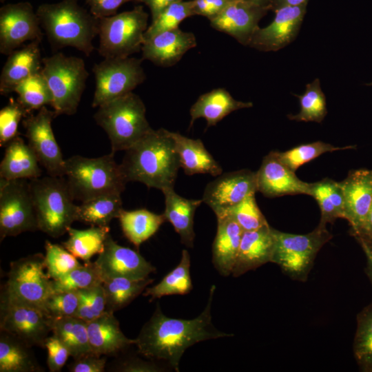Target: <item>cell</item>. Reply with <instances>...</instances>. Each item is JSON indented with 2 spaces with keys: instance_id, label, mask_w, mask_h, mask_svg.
I'll use <instances>...</instances> for the list:
<instances>
[{
  "instance_id": "f6af8a7d",
  "label": "cell",
  "mask_w": 372,
  "mask_h": 372,
  "mask_svg": "<svg viewBox=\"0 0 372 372\" xmlns=\"http://www.w3.org/2000/svg\"><path fill=\"white\" fill-rule=\"evenodd\" d=\"M45 249V269L52 280L63 278L81 265L76 258L63 246L46 240Z\"/></svg>"
},
{
  "instance_id": "ac0fdd59",
  "label": "cell",
  "mask_w": 372,
  "mask_h": 372,
  "mask_svg": "<svg viewBox=\"0 0 372 372\" xmlns=\"http://www.w3.org/2000/svg\"><path fill=\"white\" fill-rule=\"evenodd\" d=\"M307 4L274 10L276 15L272 22L265 28L258 27L248 46L262 52H276L289 44L298 33Z\"/></svg>"
},
{
  "instance_id": "2e32d148",
  "label": "cell",
  "mask_w": 372,
  "mask_h": 372,
  "mask_svg": "<svg viewBox=\"0 0 372 372\" xmlns=\"http://www.w3.org/2000/svg\"><path fill=\"white\" fill-rule=\"evenodd\" d=\"M94 262L103 282L114 278L144 279L156 270L138 251L118 245L110 234Z\"/></svg>"
},
{
  "instance_id": "e575fe53",
  "label": "cell",
  "mask_w": 372,
  "mask_h": 372,
  "mask_svg": "<svg viewBox=\"0 0 372 372\" xmlns=\"http://www.w3.org/2000/svg\"><path fill=\"white\" fill-rule=\"evenodd\" d=\"M52 332L68 348L74 359L92 352L86 321L74 316L55 319Z\"/></svg>"
},
{
  "instance_id": "f35d334b",
  "label": "cell",
  "mask_w": 372,
  "mask_h": 372,
  "mask_svg": "<svg viewBox=\"0 0 372 372\" xmlns=\"http://www.w3.org/2000/svg\"><path fill=\"white\" fill-rule=\"evenodd\" d=\"M353 352L361 370L372 372V302L357 315Z\"/></svg>"
},
{
  "instance_id": "6125c7cd",
  "label": "cell",
  "mask_w": 372,
  "mask_h": 372,
  "mask_svg": "<svg viewBox=\"0 0 372 372\" xmlns=\"http://www.w3.org/2000/svg\"><path fill=\"white\" fill-rule=\"evenodd\" d=\"M6 0H0L1 3H3Z\"/></svg>"
},
{
  "instance_id": "7a4b0ae2",
  "label": "cell",
  "mask_w": 372,
  "mask_h": 372,
  "mask_svg": "<svg viewBox=\"0 0 372 372\" xmlns=\"http://www.w3.org/2000/svg\"><path fill=\"white\" fill-rule=\"evenodd\" d=\"M127 182L137 181L161 191L174 187L180 167L169 130L152 129L125 150L120 164Z\"/></svg>"
},
{
  "instance_id": "d4e9b609",
  "label": "cell",
  "mask_w": 372,
  "mask_h": 372,
  "mask_svg": "<svg viewBox=\"0 0 372 372\" xmlns=\"http://www.w3.org/2000/svg\"><path fill=\"white\" fill-rule=\"evenodd\" d=\"M216 218L218 225L212 245V262L221 276H227L232 273L244 231L228 216Z\"/></svg>"
},
{
  "instance_id": "603a6c76",
  "label": "cell",
  "mask_w": 372,
  "mask_h": 372,
  "mask_svg": "<svg viewBox=\"0 0 372 372\" xmlns=\"http://www.w3.org/2000/svg\"><path fill=\"white\" fill-rule=\"evenodd\" d=\"M41 42L30 41L8 55L0 75L1 95L14 92L18 84L41 70Z\"/></svg>"
},
{
  "instance_id": "f907efd6",
  "label": "cell",
  "mask_w": 372,
  "mask_h": 372,
  "mask_svg": "<svg viewBox=\"0 0 372 372\" xmlns=\"http://www.w3.org/2000/svg\"><path fill=\"white\" fill-rule=\"evenodd\" d=\"M45 347L48 351L47 364L49 371H60L70 355L69 350L54 334L47 338Z\"/></svg>"
},
{
  "instance_id": "ab89813d",
  "label": "cell",
  "mask_w": 372,
  "mask_h": 372,
  "mask_svg": "<svg viewBox=\"0 0 372 372\" xmlns=\"http://www.w3.org/2000/svg\"><path fill=\"white\" fill-rule=\"evenodd\" d=\"M296 96L300 101V110L297 114L287 115L290 120L317 123L322 121L327 115V110L325 96L318 79L307 84L304 92Z\"/></svg>"
},
{
  "instance_id": "680465c9",
  "label": "cell",
  "mask_w": 372,
  "mask_h": 372,
  "mask_svg": "<svg viewBox=\"0 0 372 372\" xmlns=\"http://www.w3.org/2000/svg\"><path fill=\"white\" fill-rule=\"evenodd\" d=\"M355 238L372 239V204L360 229L353 234Z\"/></svg>"
},
{
  "instance_id": "8d00e7d4",
  "label": "cell",
  "mask_w": 372,
  "mask_h": 372,
  "mask_svg": "<svg viewBox=\"0 0 372 372\" xmlns=\"http://www.w3.org/2000/svg\"><path fill=\"white\" fill-rule=\"evenodd\" d=\"M153 279L132 280L125 278H114L102 282L104 290L106 311L114 313L128 305L138 296Z\"/></svg>"
},
{
  "instance_id": "94428289",
  "label": "cell",
  "mask_w": 372,
  "mask_h": 372,
  "mask_svg": "<svg viewBox=\"0 0 372 372\" xmlns=\"http://www.w3.org/2000/svg\"><path fill=\"white\" fill-rule=\"evenodd\" d=\"M260 7L271 10V0H245Z\"/></svg>"
},
{
  "instance_id": "60d3db41",
  "label": "cell",
  "mask_w": 372,
  "mask_h": 372,
  "mask_svg": "<svg viewBox=\"0 0 372 372\" xmlns=\"http://www.w3.org/2000/svg\"><path fill=\"white\" fill-rule=\"evenodd\" d=\"M352 146L335 147L322 141L300 145L285 152L274 151L277 158L295 172L304 164L327 152L352 148Z\"/></svg>"
},
{
  "instance_id": "d6a6232c",
  "label": "cell",
  "mask_w": 372,
  "mask_h": 372,
  "mask_svg": "<svg viewBox=\"0 0 372 372\" xmlns=\"http://www.w3.org/2000/svg\"><path fill=\"white\" fill-rule=\"evenodd\" d=\"M68 234L69 238L62 242V246L76 258L87 262L103 251L105 240L110 235V227L92 226L85 229H76L70 227Z\"/></svg>"
},
{
  "instance_id": "6f0895ef",
  "label": "cell",
  "mask_w": 372,
  "mask_h": 372,
  "mask_svg": "<svg viewBox=\"0 0 372 372\" xmlns=\"http://www.w3.org/2000/svg\"><path fill=\"white\" fill-rule=\"evenodd\" d=\"M360 243L367 259L366 271L372 284V239L356 238Z\"/></svg>"
},
{
  "instance_id": "74e56055",
  "label": "cell",
  "mask_w": 372,
  "mask_h": 372,
  "mask_svg": "<svg viewBox=\"0 0 372 372\" xmlns=\"http://www.w3.org/2000/svg\"><path fill=\"white\" fill-rule=\"evenodd\" d=\"M14 92L18 95L17 100L29 114L52 104V93L41 70L18 84Z\"/></svg>"
},
{
  "instance_id": "9c48e42d",
  "label": "cell",
  "mask_w": 372,
  "mask_h": 372,
  "mask_svg": "<svg viewBox=\"0 0 372 372\" xmlns=\"http://www.w3.org/2000/svg\"><path fill=\"white\" fill-rule=\"evenodd\" d=\"M274 247L271 262L277 264L291 278L305 281L320 249L331 239L326 226L318 225L306 234L273 229Z\"/></svg>"
},
{
  "instance_id": "44dd1931",
  "label": "cell",
  "mask_w": 372,
  "mask_h": 372,
  "mask_svg": "<svg viewBox=\"0 0 372 372\" xmlns=\"http://www.w3.org/2000/svg\"><path fill=\"white\" fill-rule=\"evenodd\" d=\"M196 45L194 33L179 28L166 30L144 39L141 58L158 66L169 67L176 64Z\"/></svg>"
},
{
  "instance_id": "5bb4252c",
  "label": "cell",
  "mask_w": 372,
  "mask_h": 372,
  "mask_svg": "<svg viewBox=\"0 0 372 372\" xmlns=\"http://www.w3.org/2000/svg\"><path fill=\"white\" fill-rule=\"evenodd\" d=\"M55 117L54 111L44 106L39 110L37 114L25 116L23 125L28 145L48 174L64 176L65 159L63 157L52 127V121Z\"/></svg>"
},
{
  "instance_id": "f5cc1de1",
  "label": "cell",
  "mask_w": 372,
  "mask_h": 372,
  "mask_svg": "<svg viewBox=\"0 0 372 372\" xmlns=\"http://www.w3.org/2000/svg\"><path fill=\"white\" fill-rule=\"evenodd\" d=\"M105 364V358L90 352L74 359L69 369L72 372H103Z\"/></svg>"
},
{
  "instance_id": "6da1fadb",
  "label": "cell",
  "mask_w": 372,
  "mask_h": 372,
  "mask_svg": "<svg viewBox=\"0 0 372 372\" xmlns=\"http://www.w3.org/2000/svg\"><path fill=\"white\" fill-rule=\"evenodd\" d=\"M216 287H211L203 311L192 320L167 317L159 304L136 338L138 352L150 360H164L176 371L185 350L210 339L232 335L216 329L211 322V305Z\"/></svg>"
},
{
  "instance_id": "ba28073f",
  "label": "cell",
  "mask_w": 372,
  "mask_h": 372,
  "mask_svg": "<svg viewBox=\"0 0 372 372\" xmlns=\"http://www.w3.org/2000/svg\"><path fill=\"white\" fill-rule=\"evenodd\" d=\"M149 14L143 6L99 19V54L106 58H125L141 52Z\"/></svg>"
},
{
  "instance_id": "d6986e66",
  "label": "cell",
  "mask_w": 372,
  "mask_h": 372,
  "mask_svg": "<svg viewBox=\"0 0 372 372\" xmlns=\"http://www.w3.org/2000/svg\"><path fill=\"white\" fill-rule=\"evenodd\" d=\"M256 174L257 192L266 197L274 198L295 194L311 196L312 183L298 178L295 172L277 158L274 151L263 158Z\"/></svg>"
},
{
  "instance_id": "f546056e",
  "label": "cell",
  "mask_w": 372,
  "mask_h": 372,
  "mask_svg": "<svg viewBox=\"0 0 372 372\" xmlns=\"http://www.w3.org/2000/svg\"><path fill=\"white\" fill-rule=\"evenodd\" d=\"M165 196V208L163 213L166 221H169L179 234L181 242L192 248L195 233L194 216L196 209L203 203L202 199H187L177 194L174 187L162 190Z\"/></svg>"
},
{
  "instance_id": "83f0119b",
  "label": "cell",
  "mask_w": 372,
  "mask_h": 372,
  "mask_svg": "<svg viewBox=\"0 0 372 372\" xmlns=\"http://www.w3.org/2000/svg\"><path fill=\"white\" fill-rule=\"evenodd\" d=\"M33 150L19 135L7 145L0 164V178L4 180H32L41 176L42 170Z\"/></svg>"
},
{
  "instance_id": "f1b7e54d",
  "label": "cell",
  "mask_w": 372,
  "mask_h": 372,
  "mask_svg": "<svg viewBox=\"0 0 372 372\" xmlns=\"http://www.w3.org/2000/svg\"><path fill=\"white\" fill-rule=\"evenodd\" d=\"M178 156L180 166L185 174H209L218 176L223 172L219 163L205 148L200 139L187 138L179 133L169 131Z\"/></svg>"
},
{
  "instance_id": "9a60e30c",
  "label": "cell",
  "mask_w": 372,
  "mask_h": 372,
  "mask_svg": "<svg viewBox=\"0 0 372 372\" xmlns=\"http://www.w3.org/2000/svg\"><path fill=\"white\" fill-rule=\"evenodd\" d=\"M44 35L32 5L8 3L0 8V52L8 55L27 41H41Z\"/></svg>"
},
{
  "instance_id": "277c9868",
  "label": "cell",
  "mask_w": 372,
  "mask_h": 372,
  "mask_svg": "<svg viewBox=\"0 0 372 372\" xmlns=\"http://www.w3.org/2000/svg\"><path fill=\"white\" fill-rule=\"evenodd\" d=\"M114 154L97 158L74 155L65 159L64 177L74 200L83 203L101 196L121 194L127 181Z\"/></svg>"
},
{
  "instance_id": "7402d4cb",
  "label": "cell",
  "mask_w": 372,
  "mask_h": 372,
  "mask_svg": "<svg viewBox=\"0 0 372 372\" xmlns=\"http://www.w3.org/2000/svg\"><path fill=\"white\" fill-rule=\"evenodd\" d=\"M340 184L344 200V218L353 234L363 225L372 204V170L351 171Z\"/></svg>"
},
{
  "instance_id": "db71d44e",
  "label": "cell",
  "mask_w": 372,
  "mask_h": 372,
  "mask_svg": "<svg viewBox=\"0 0 372 372\" xmlns=\"http://www.w3.org/2000/svg\"><path fill=\"white\" fill-rule=\"evenodd\" d=\"M231 1L229 0H192L194 15L211 20L218 15Z\"/></svg>"
},
{
  "instance_id": "ee69618b",
  "label": "cell",
  "mask_w": 372,
  "mask_h": 372,
  "mask_svg": "<svg viewBox=\"0 0 372 372\" xmlns=\"http://www.w3.org/2000/svg\"><path fill=\"white\" fill-rule=\"evenodd\" d=\"M194 15L192 0L176 2L152 21L145 32L144 39L163 31L178 28L183 20Z\"/></svg>"
},
{
  "instance_id": "681fc988",
  "label": "cell",
  "mask_w": 372,
  "mask_h": 372,
  "mask_svg": "<svg viewBox=\"0 0 372 372\" xmlns=\"http://www.w3.org/2000/svg\"><path fill=\"white\" fill-rule=\"evenodd\" d=\"M311 196L315 198L320 209L319 225L326 226L327 223H332L340 218L328 190L325 178L312 183Z\"/></svg>"
},
{
  "instance_id": "bcb514c9",
  "label": "cell",
  "mask_w": 372,
  "mask_h": 372,
  "mask_svg": "<svg viewBox=\"0 0 372 372\" xmlns=\"http://www.w3.org/2000/svg\"><path fill=\"white\" fill-rule=\"evenodd\" d=\"M80 302L75 317L91 321L106 311V301L102 284L79 290Z\"/></svg>"
},
{
  "instance_id": "3957f363",
  "label": "cell",
  "mask_w": 372,
  "mask_h": 372,
  "mask_svg": "<svg viewBox=\"0 0 372 372\" xmlns=\"http://www.w3.org/2000/svg\"><path fill=\"white\" fill-rule=\"evenodd\" d=\"M79 0H61L39 6L36 12L42 30L54 50L72 47L89 56L94 50L99 19L79 4Z\"/></svg>"
},
{
  "instance_id": "816d5d0a",
  "label": "cell",
  "mask_w": 372,
  "mask_h": 372,
  "mask_svg": "<svg viewBox=\"0 0 372 372\" xmlns=\"http://www.w3.org/2000/svg\"><path fill=\"white\" fill-rule=\"evenodd\" d=\"M89 6L90 12L96 18L101 19L117 14L118 9L128 2L138 0H84Z\"/></svg>"
},
{
  "instance_id": "cb8c5ba5",
  "label": "cell",
  "mask_w": 372,
  "mask_h": 372,
  "mask_svg": "<svg viewBox=\"0 0 372 372\" xmlns=\"http://www.w3.org/2000/svg\"><path fill=\"white\" fill-rule=\"evenodd\" d=\"M273 247V228L269 224L255 230L243 231L232 276H240L271 262Z\"/></svg>"
},
{
  "instance_id": "30bf717a",
  "label": "cell",
  "mask_w": 372,
  "mask_h": 372,
  "mask_svg": "<svg viewBox=\"0 0 372 372\" xmlns=\"http://www.w3.org/2000/svg\"><path fill=\"white\" fill-rule=\"evenodd\" d=\"M0 329L28 346L45 347L53 319L34 305L16 299L4 291L1 296Z\"/></svg>"
},
{
  "instance_id": "4316f807",
  "label": "cell",
  "mask_w": 372,
  "mask_h": 372,
  "mask_svg": "<svg viewBox=\"0 0 372 372\" xmlns=\"http://www.w3.org/2000/svg\"><path fill=\"white\" fill-rule=\"evenodd\" d=\"M252 106L251 102L236 100L225 88L214 89L200 95L191 107L189 128L200 118L205 119L207 127L214 126L232 112Z\"/></svg>"
},
{
  "instance_id": "5b68a950",
  "label": "cell",
  "mask_w": 372,
  "mask_h": 372,
  "mask_svg": "<svg viewBox=\"0 0 372 372\" xmlns=\"http://www.w3.org/2000/svg\"><path fill=\"white\" fill-rule=\"evenodd\" d=\"M38 229L53 238L68 233L76 221L77 205L64 176L47 175L30 180Z\"/></svg>"
},
{
  "instance_id": "836d02e7",
  "label": "cell",
  "mask_w": 372,
  "mask_h": 372,
  "mask_svg": "<svg viewBox=\"0 0 372 372\" xmlns=\"http://www.w3.org/2000/svg\"><path fill=\"white\" fill-rule=\"evenodd\" d=\"M121 194L98 196L77 205L76 221L92 226H109L114 218H118L123 210Z\"/></svg>"
},
{
  "instance_id": "be15d7a7",
  "label": "cell",
  "mask_w": 372,
  "mask_h": 372,
  "mask_svg": "<svg viewBox=\"0 0 372 372\" xmlns=\"http://www.w3.org/2000/svg\"><path fill=\"white\" fill-rule=\"evenodd\" d=\"M229 1H234V0H229Z\"/></svg>"
},
{
  "instance_id": "52a82bcc",
  "label": "cell",
  "mask_w": 372,
  "mask_h": 372,
  "mask_svg": "<svg viewBox=\"0 0 372 372\" xmlns=\"http://www.w3.org/2000/svg\"><path fill=\"white\" fill-rule=\"evenodd\" d=\"M42 63L41 72L52 96L50 106L56 116L74 114L89 76L84 60L55 52L43 58Z\"/></svg>"
},
{
  "instance_id": "9f6ffc18",
  "label": "cell",
  "mask_w": 372,
  "mask_h": 372,
  "mask_svg": "<svg viewBox=\"0 0 372 372\" xmlns=\"http://www.w3.org/2000/svg\"><path fill=\"white\" fill-rule=\"evenodd\" d=\"M180 1L183 0H138L137 3H143L149 8L154 21L165 8Z\"/></svg>"
},
{
  "instance_id": "1f68e13d",
  "label": "cell",
  "mask_w": 372,
  "mask_h": 372,
  "mask_svg": "<svg viewBox=\"0 0 372 372\" xmlns=\"http://www.w3.org/2000/svg\"><path fill=\"white\" fill-rule=\"evenodd\" d=\"M125 236L137 248L152 237L166 221L164 214H157L145 209L126 211L118 216Z\"/></svg>"
},
{
  "instance_id": "d590c367",
  "label": "cell",
  "mask_w": 372,
  "mask_h": 372,
  "mask_svg": "<svg viewBox=\"0 0 372 372\" xmlns=\"http://www.w3.org/2000/svg\"><path fill=\"white\" fill-rule=\"evenodd\" d=\"M189 269L190 256L187 250L183 249L178 265L157 285L146 288L143 295L149 296L152 301L165 296L188 293L192 289Z\"/></svg>"
},
{
  "instance_id": "7bdbcfd3",
  "label": "cell",
  "mask_w": 372,
  "mask_h": 372,
  "mask_svg": "<svg viewBox=\"0 0 372 372\" xmlns=\"http://www.w3.org/2000/svg\"><path fill=\"white\" fill-rule=\"evenodd\" d=\"M223 215L231 218L244 231L255 230L269 224L256 203L255 194L216 214V216Z\"/></svg>"
},
{
  "instance_id": "ffe728a7",
  "label": "cell",
  "mask_w": 372,
  "mask_h": 372,
  "mask_svg": "<svg viewBox=\"0 0 372 372\" xmlns=\"http://www.w3.org/2000/svg\"><path fill=\"white\" fill-rule=\"evenodd\" d=\"M269 10L245 0L230 1L216 17L209 20L211 26L247 45L260 20Z\"/></svg>"
},
{
  "instance_id": "484cf974",
  "label": "cell",
  "mask_w": 372,
  "mask_h": 372,
  "mask_svg": "<svg viewBox=\"0 0 372 372\" xmlns=\"http://www.w3.org/2000/svg\"><path fill=\"white\" fill-rule=\"evenodd\" d=\"M91 351L98 355H113L136 344V339L127 338L122 332L114 313L105 311L87 322Z\"/></svg>"
},
{
  "instance_id": "7c38bea8",
  "label": "cell",
  "mask_w": 372,
  "mask_h": 372,
  "mask_svg": "<svg viewBox=\"0 0 372 372\" xmlns=\"http://www.w3.org/2000/svg\"><path fill=\"white\" fill-rule=\"evenodd\" d=\"M39 230L30 180H0V240Z\"/></svg>"
},
{
  "instance_id": "8992f818",
  "label": "cell",
  "mask_w": 372,
  "mask_h": 372,
  "mask_svg": "<svg viewBox=\"0 0 372 372\" xmlns=\"http://www.w3.org/2000/svg\"><path fill=\"white\" fill-rule=\"evenodd\" d=\"M97 108L94 118L108 136L113 153L127 150L152 129L143 101L133 92Z\"/></svg>"
},
{
  "instance_id": "4fadbf2b",
  "label": "cell",
  "mask_w": 372,
  "mask_h": 372,
  "mask_svg": "<svg viewBox=\"0 0 372 372\" xmlns=\"http://www.w3.org/2000/svg\"><path fill=\"white\" fill-rule=\"evenodd\" d=\"M45 269V256L41 254L12 262L3 291L16 299L45 311L46 300L53 291L52 280L44 272Z\"/></svg>"
},
{
  "instance_id": "4dcf8cb0",
  "label": "cell",
  "mask_w": 372,
  "mask_h": 372,
  "mask_svg": "<svg viewBox=\"0 0 372 372\" xmlns=\"http://www.w3.org/2000/svg\"><path fill=\"white\" fill-rule=\"evenodd\" d=\"M30 347L3 331L0 335V372H41Z\"/></svg>"
},
{
  "instance_id": "7dc6e473",
  "label": "cell",
  "mask_w": 372,
  "mask_h": 372,
  "mask_svg": "<svg viewBox=\"0 0 372 372\" xmlns=\"http://www.w3.org/2000/svg\"><path fill=\"white\" fill-rule=\"evenodd\" d=\"M29 113L16 99H10L0 111V145L6 146L19 135L18 126L23 117Z\"/></svg>"
},
{
  "instance_id": "8fae6325",
  "label": "cell",
  "mask_w": 372,
  "mask_h": 372,
  "mask_svg": "<svg viewBox=\"0 0 372 372\" xmlns=\"http://www.w3.org/2000/svg\"><path fill=\"white\" fill-rule=\"evenodd\" d=\"M143 59L135 57L106 58L95 63L92 72L95 90L92 107L132 92L144 82L146 75L142 66Z\"/></svg>"
},
{
  "instance_id": "11a10c76",
  "label": "cell",
  "mask_w": 372,
  "mask_h": 372,
  "mask_svg": "<svg viewBox=\"0 0 372 372\" xmlns=\"http://www.w3.org/2000/svg\"><path fill=\"white\" fill-rule=\"evenodd\" d=\"M160 368L152 362H147L139 360H128L123 363L119 371L125 372H151L158 371Z\"/></svg>"
},
{
  "instance_id": "91938a15",
  "label": "cell",
  "mask_w": 372,
  "mask_h": 372,
  "mask_svg": "<svg viewBox=\"0 0 372 372\" xmlns=\"http://www.w3.org/2000/svg\"><path fill=\"white\" fill-rule=\"evenodd\" d=\"M308 0H271V10H276L285 6H297L307 3Z\"/></svg>"
},
{
  "instance_id": "b9f144b4",
  "label": "cell",
  "mask_w": 372,
  "mask_h": 372,
  "mask_svg": "<svg viewBox=\"0 0 372 372\" xmlns=\"http://www.w3.org/2000/svg\"><path fill=\"white\" fill-rule=\"evenodd\" d=\"M103 280L94 262L76 267L63 278L52 280L53 292L79 291L102 284Z\"/></svg>"
},
{
  "instance_id": "e0dca14e",
  "label": "cell",
  "mask_w": 372,
  "mask_h": 372,
  "mask_svg": "<svg viewBox=\"0 0 372 372\" xmlns=\"http://www.w3.org/2000/svg\"><path fill=\"white\" fill-rule=\"evenodd\" d=\"M257 192L256 174L249 169L227 172L209 183L202 200L215 213L239 203Z\"/></svg>"
},
{
  "instance_id": "c3c4849f",
  "label": "cell",
  "mask_w": 372,
  "mask_h": 372,
  "mask_svg": "<svg viewBox=\"0 0 372 372\" xmlns=\"http://www.w3.org/2000/svg\"><path fill=\"white\" fill-rule=\"evenodd\" d=\"M79 302V291L52 292L46 300L45 309L53 320L75 317Z\"/></svg>"
}]
</instances>
